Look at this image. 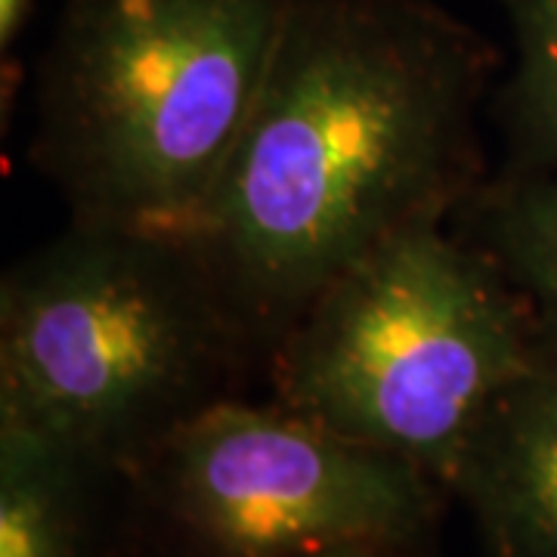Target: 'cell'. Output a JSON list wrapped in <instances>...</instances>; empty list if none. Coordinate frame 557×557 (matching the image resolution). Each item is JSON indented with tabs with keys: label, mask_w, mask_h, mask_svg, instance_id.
Instances as JSON below:
<instances>
[{
	"label": "cell",
	"mask_w": 557,
	"mask_h": 557,
	"mask_svg": "<svg viewBox=\"0 0 557 557\" xmlns=\"http://www.w3.org/2000/svg\"><path fill=\"white\" fill-rule=\"evenodd\" d=\"M498 62L434 0H288L255 112L183 230L263 357L347 267L453 223L490 180Z\"/></svg>",
	"instance_id": "1"
},
{
	"label": "cell",
	"mask_w": 557,
	"mask_h": 557,
	"mask_svg": "<svg viewBox=\"0 0 557 557\" xmlns=\"http://www.w3.org/2000/svg\"><path fill=\"white\" fill-rule=\"evenodd\" d=\"M267 357L196 242L69 220L0 282V424L119 474Z\"/></svg>",
	"instance_id": "2"
},
{
	"label": "cell",
	"mask_w": 557,
	"mask_h": 557,
	"mask_svg": "<svg viewBox=\"0 0 557 557\" xmlns=\"http://www.w3.org/2000/svg\"><path fill=\"white\" fill-rule=\"evenodd\" d=\"M288 0H65L28 159L69 220L183 233L270 72Z\"/></svg>",
	"instance_id": "3"
},
{
	"label": "cell",
	"mask_w": 557,
	"mask_h": 557,
	"mask_svg": "<svg viewBox=\"0 0 557 557\" xmlns=\"http://www.w3.org/2000/svg\"><path fill=\"white\" fill-rule=\"evenodd\" d=\"M545 350L533 307L496 258L453 223H421L332 278L263 375L273 403L449 490L480 418Z\"/></svg>",
	"instance_id": "4"
},
{
	"label": "cell",
	"mask_w": 557,
	"mask_h": 557,
	"mask_svg": "<svg viewBox=\"0 0 557 557\" xmlns=\"http://www.w3.org/2000/svg\"><path fill=\"white\" fill-rule=\"evenodd\" d=\"M115 480L127 536L156 557H412L453 496L406 458L242 397L183 421Z\"/></svg>",
	"instance_id": "5"
},
{
	"label": "cell",
	"mask_w": 557,
	"mask_h": 557,
	"mask_svg": "<svg viewBox=\"0 0 557 557\" xmlns=\"http://www.w3.org/2000/svg\"><path fill=\"white\" fill-rule=\"evenodd\" d=\"M449 493L486 557H557V350L515 381L468 437Z\"/></svg>",
	"instance_id": "6"
},
{
	"label": "cell",
	"mask_w": 557,
	"mask_h": 557,
	"mask_svg": "<svg viewBox=\"0 0 557 557\" xmlns=\"http://www.w3.org/2000/svg\"><path fill=\"white\" fill-rule=\"evenodd\" d=\"M115 474L0 424V557H94L97 486Z\"/></svg>",
	"instance_id": "7"
},
{
	"label": "cell",
	"mask_w": 557,
	"mask_h": 557,
	"mask_svg": "<svg viewBox=\"0 0 557 557\" xmlns=\"http://www.w3.org/2000/svg\"><path fill=\"white\" fill-rule=\"evenodd\" d=\"M453 226L496 258L533 307L545 344L557 350V174H490Z\"/></svg>",
	"instance_id": "8"
},
{
	"label": "cell",
	"mask_w": 557,
	"mask_h": 557,
	"mask_svg": "<svg viewBox=\"0 0 557 557\" xmlns=\"http://www.w3.org/2000/svg\"><path fill=\"white\" fill-rule=\"evenodd\" d=\"M515 62L493 94L502 137L498 177L557 174V0H496Z\"/></svg>",
	"instance_id": "9"
},
{
	"label": "cell",
	"mask_w": 557,
	"mask_h": 557,
	"mask_svg": "<svg viewBox=\"0 0 557 557\" xmlns=\"http://www.w3.org/2000/svg\"><path fill=\"white\" fill-rule=\"evenodd\" d=\"M28 10H32V0H0V38H3V44L20 38Z\"/></svg>",
	"instance_id": "10"
},
{
	"label": "cell",
	"mask_w": 557,
	"mask_h": 557,
	"mask_svg": "<svg viewBox=\"0 0 557 557\" xmlns=\"http://www.w3.org/2000/svg\"><path fill=\"white\" fill-rule=\"evenodd\" d=\"M307 557H391L384 552H372V548H332V552H319V555Z\"/></svg>",
	"instance_id": "11"
}]
</instances>
